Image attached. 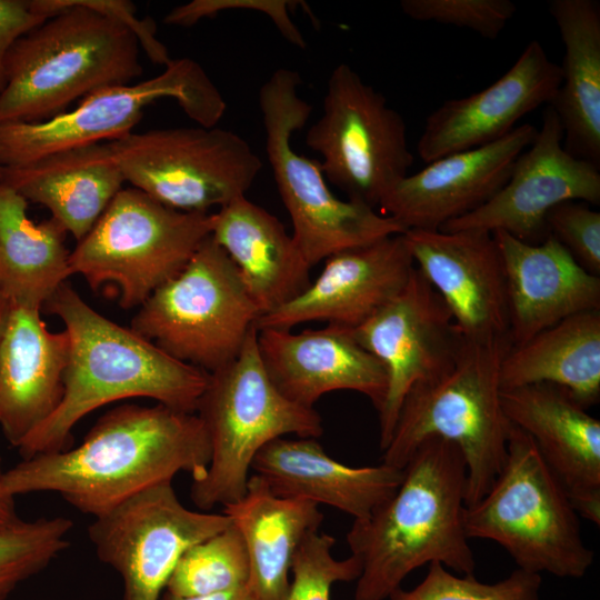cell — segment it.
Returning a JSON list of instances; mask_svg holds the SVG:
<instances>
[{
	"mask_svg": "<svg viewBox=\"0 0 600 600\" xmlns=\"http://www.w3.org/2000/svg\"><path fill=\"white\" fill-rule=\"evenodd\" d=\"M467 468L460 449L431 437L403 468L397 491L347 533L361 562L354 600H386L413 570L439 562L473 574L476 560L466 533Z\"/></svg>",
	"mask_w": 600,
	"mask_h": 600,
	"instance_id": "3957f363",
	"label": "cell"
},
{
	"mask_svg": "<svg viewBox=\"0 0 600 600\" xmlns=\"http://www.w3.org/2000/svg\"><path fill=\"white\" fill-rule=\"evenodd\" d=\"M168 98L206 128L216 127L227 108L223 96L197 61L171 59L158 76L99 89L74 109L51 119L0 124V168L19 167L54 152L120 138L132 132L148 106Z\"/></svg>",
	"mask_w": 600,
	"mask_h": 600,
	"instance_id": "8fae6325",
	"label": "cell"
},
{
	"mask_svg": "<svg viewBox=\"0 0 600 600\" xmlns=\"http://www.w3.org/2000/svg\"><path fill=\"white\" fill-rule=\"evenodd\" d=\"M248 580L247 548L231 522L182 554L164 591L180 597L203 596L243 587Z\"/></svg>",
	"mask_w": 600,
	"mask_h": 600,
	"instance_id": "1f68e13d",
	"label": "cell"
},
{
	"mask_svg": "<svg viewBox=\"0 0 600 600\" xmlns=\"http://www.w3.org/2000/svg\"><path fill=\"white\" fill-rule=\"evenodd\" d=\"M43 308L63 322L69 359L61 401L17 448L22 459L68 449L77 423L114 401L149 398L196 413L208 372L169 356L131 328L100 314L68 282Z\"/></svg>",
	"mask_w": 600,
	"mask_h": 600,
	"instance_id": "7a4b0ae2",
	"label": "cell"
},
{
	"mask_svg": "<svg viewBox=\"0 0 600 600\" xmlns=\"http://www.w3.org/2000/svg\"><path fill=\"white\" fill-rule=\"evenodd\" d=\"M32 0H0V90L4 82V61L11 46L24 33L44 22Z\"/></svg>",
	"mask_w": 600,
	"mask_h": 600,
	"instance_id": "ab89813d",
	"label": "cell"
},
{
	"mask_svg": "<svg viewBox=\"0 0 600 600\" xmlns=\"http://www.w3.org/2000/svg\"><path fill=\"white\" fill-rule=\"evenodd\" d=\"M334 542L332 536L319 531L306 537L292 561L287 600H330L334 583L359 578L360 560L352 554L347 559H336L331 553Z\"/></svg>",
	"mask_w": 600,
	"mask_h": 600,
	"instance_id": "e575fe53",
	"label": "cell"
},
{
	"mask_svg": "<svg viewBox=\"0 0 600 600\" xmlns=\"http://www.w3.org/2000/svg\"><path fill=\"white\" fill-rule=\"evenodd\" d=\"M353 332L387 376L386 397L378 410L379 442L384 450L407 393L450 371L466 339L417 268L400 293Z\"/></svg>",
	"mask_w": 600,
	"mask_h": 600,
	"instance_id": "9a60e30c",
	"label": "cell"
},
{
	"mask_svg": "<svg viewBox=\"0 0 600 600\" xmlns=\"http://www.w3.org/2000/svg\"><path fill=\"white\" fill-rule=\"evenodd\" d=\"M554 237L587 271L600 274V212L582 201H566L546 219Z\"/></svg>",
	"mask_w": 600,
	"mask_h": 600,
	"instance_id": "8d00e7d4",
	"label": "cell"
},
{
	"mask_svg": "<svg viewBox=\"0 0 600 600\" xmlns=\"http://www.w3.org/2000/svg\"><path fill=\"white\" fill-rule=\"evenodd\" d=\"M72 520L39 518L0 529V600L42 571L69 547Z\"/></svg>",
	"mask_w": 600,
	"mask_h": 600,
	"instance_id": "d6a6232c",
	"label": "cell"
},
{
	"mask_svg": "<svg viewBox=\"0 0 600 600\" xmlns=\"http://www.w3.org/2000/svg\"><path fill=\"white\" fill-rule=\"evenodd\" d=\"M223 513L243 538L249 558L248 587L256 600H287L293 558L323 520L319 504L279 497L254 473L243 497L224 506Z\"/></svg>",
	"mask_w": 600,
	"mask_h": 600,
	"instance_id": "83f0119b",
	"label": "cell"
},
{
	"mask_svg": "<svg viewBox=\"0 0 600 600\" xmlns=\"http://www.w3.org/2000/svg\"><path fill=\"white\" fill-rule=\"evenodd\" d=\"M537 128L523 123L488 144L451 153L406 176L379 204L406 231L439 230L486 203L507 182Z\"/></svg>",
	"mask_w": 600,
	"mask_h": 600,
	"instance_id": "d6986e66",
	"label": "cell"
},
{
	"mask_svg": "<svg viewBox=\"0 0 600 600\" xmlns=\"http://www.w3.org/2000/svg\"><path fill=\"white\" fill-rule=\"evenodd\" d=\"M29 202L0 180V288L10 303L43 309L72 274L67 232L28 216Z\"/></svg>",
	"mask_w": 600,
	"mask_h": 600,
	"instance_id": "4dcf8cb0",
	"label": "cell"
},
{
	"mask_svg": "<svg viewBox=\"0 0 600 600\" xmlns=\"http://www.w3.org/2000/svg\"><path fill=\"white\" fill-rule=\"evenodd\" d=\"M251 470L279 497L324 503L367 518L400 486L403 469L386 463L350 467L331 458L314 438H278L254 457Z\"/></svg>",
	"mask_w": 600,
	"mask_h": 600,
	"instance_id": "d4e9b609",
	"label": "cell"
},
{
	"mask_svg": "<svg viewBox=\"0 0 600 600\" xmlns=\"http://www.w3.org/2000/svg\"><path fill=\"white\" fill-rule=\"evenodd\" d=\"M160 600H256V598L248 584H246L227 591L193 597H180L164 591Z\"/></svg>",
	"mask_w": 600,
	"mask_h": 600,
	"instance_id": "60d3db41",
	"label": "cell"
},
{
	"mask_svg": "<svg viewBox=\"0 0 600 600\" xmlns=\"http://www.w3.org/2000/svg\"><path fill=\"white\" fill-rule=\"evenodd\" d=\"M32 2L48 19L8 51L0 124L51 119L79 98L141 76L140 44L121 22L81 0Z\"/></svg>",
	"mask_w": 600,
	"mask_h": 600,
	"instance_id": "277c9868",
	"label": "cell"
},
{
	"mask_svg": "<svg viewBox=\"0 0 600 600\" xmlns=\"http://www.w3.org/2000/svg\"><path fill=\"white\" fill-rule=\"evenodd\" d=\"M0 172H1V168H0Z\"/></svg>",
	"mask_w": 600,
	"mask_h": 600,
	"instance_id": "ee69618b",
	"label": "cell"
},
{
	"mask_svg": "<svg viewBox=\"0 0 600 600\" xmlns=\"http://www.w3.org/2000/svg\"><path fill=\"white\" fill-rule=\"evenodd\" d=\"M211 237L237 267L260 317L310 284L311 266L280 220L246 196L214 212Z\"/></svg>",
	"mask_w": 600,
	"mask_h": 600,
	"instance_id": "4316f807",
	"label": "cell"
},
{
	"mask_svg": "<svg viewBox=\"0 0 600 600\" xmlns=\"http://www.w3.org/2000/svg\"><path fill=\"white\" fill-rule=\"evenodd\" d=\"M70 342L41 309L10 303L0 342V429L16 448L59 406Z\"/></svg>",
	"mask_w": 600,
	"mask_h": 600,
	"instance_id": "cb8c5ba5",
	"label": "cell"
},
{
	"mask_svg": "<svg viewBox=\"0 0 600 600\" xmlns=\"http://www.w3.org/2000/svg\"><path fill=\"white\" fill-rule=\"evenodd\" d=\"M257 336L253 329L238 356L209 373L198 403L211 457L206 476L192 481L190 498L202 510L243 497L253 459L270 441L291 433L317 439L323 432L313 408L289 400L271 381Z\"/></svg>",
	"mask_w": 600,
	"mask_h": 600,
	"instance_id": "52a82bcc",
	"label": "cell"
},
{
	"mask_svg": "<svg viewBox=\"0 0 600 600\" xmlns=\"http://www.w3.org/2000/svg\"><path fill=\"white\" fill-rule=\"evenodd\" d=\"M0 180L28 202L46 207L50 218L77 242L92 229L126 182L107 141L1 168Z\"/></svg>",
	"mask_w": 600,
	"mask_h": 600,
	"instance_id": "484cf974",
	"label": "cell"
},
{
	"mask_svg": "<svg viewBox=\"0 0 600 600\" xmlns=\"http://www.w3.org/2000/svg\"><path fill=\"white\" fill-rule=\"evenodd\" d=\"M300 74L277 69L261 86L259 107L266 152L278 192L292 222V237L311 267L330 256L404 233L396 220L367 204L341 200L327 186L319 161L291 143L312 106L298 94Z\"/></svg>",
	"mask_w": 600,
	"mask_h": 600,
	"instance_id": "ba28073f",
	"label": "cell"
},
{
	"mask_svg": "<svg viewBox=\"0 0 600 600\" xmlns=\"http://www.w3.org/2000/svg\"><path fill=\"white\" fill-rule=\"evenodd\" d=\"M561 80L560 66L549 59L538 40H531L492 84L447 100L428 116L417 146L420 158L429 163L502 138L522 117L551 104Z\"/></svg>",
	"mask_w": 600,
	"mask_h": 600,
	"instance_id": "ffe728a7",
	"label": "cell"
},
{
	"mask_svg": "<svg viewBox=\"0 0 600 600\" xmlns=\"http://www.w3.org/2000/svg\"><path fill=\"white\" fill-rule=\"evenodd\" d=\"M320 168L348 200L379 207L408 176L413 154L402 116L347 63L331 72L322 113L306 133Z\"/></svg>",
	"mask_w": 600,
	"mask_h": 600,
	"instance_id": "4fadbf2b",
	"label": "cell"
},
{
	"mask_svg": "<svg viewBox=\"0 0 600 600\" xmlns=\"http://www.w3.org/2000/svg\"><path fill=\"white\" fill-rule=\"evenodd\" d=\"M566 201L600 203V171L563 147V128L551 104L530 146L518 157L507 182L486 203L439 230L504 231L529 243L549 234L546 219Z\"/></svg>",
	"mask_w": 600,
	"mask_h": 600,
	"instance_id": "2e32d148",
	"label": "cell"
},
{
	"mask_svg": "<svg viewBox=\"0 0 600 600\" xmlns=\"http://www.w3.org/2000/svg\"><path fill=\"white\" fill-rule=\"evenodd\" d=\"M509 422L534 442L579 517L600 523V421L546 383L501 390Z\"/></svg>",
	"mask_w": 600,
	"mask_h": 600,
	"instance_id": "44dd1931",
	"label": "cell"
},
{
	"mask_svg": "<svg viewBox=\"0 0 600 600\" xmlns=\"http://www.w3.org/2000/svg\"><path fill=\"white\" fill-rule=\"evenodd\" d=\"M579 518L534 442L511 424L504 463L488 492L466 507L463 523L469 539L497 542L518 569L578 579L593 562Z\"/></svg>",
	"mask_w": 600,
	"mask_h": 600,
	"instance_id": "8992f818",
	"label": "cell"
},
{
	"mask_svg": "<svg viewBox=\"0 0 600 600\" xmlns=\"http://www.w3.org/2000/svg\"><path fill=\"white\" fill-rule=\"evenodd\" d=\"M539 383L567 390L586 409L598 403L600 309L571 316L511 344L501 362V390Z\"/></svg>",
	"mask_w": 600,
	"mask_h": 600,
	"instance_id": "f546056e",
	"label": "cell"
},
{
	"mask_svg": "<svg viewBox=\"0 0 600 600\" xmlns=\"http://www.w3.org/2000/svg\"><path fill=\"white\" fill-rule=\"evenodd\" d=\"M107 142L126 182L183 212L246 196L262 168L248 141L218 127L132 131Z\"/></svg>",
	"mask_w": 600,
	"mask_h": 600,
	"instance_id": "7c38bea8",
	"label": "cell"
},
{
	"mask_svg": "<svg viewBox=\"0 0 600 600\" xmlns=\"http://www.w3.org/2000/svg\"><path fill=\"white\" fill-rule=\"evenodd\" d=\"M263 367L278 390L307 408L331 391L350 390L381 408L387 376L378 359L357 340L353 329L327 323L293 333L286 329L258 330Z\"/></svg>",
	"mask_w": 600,
	"mask_h": 600,
	"instance_id": "7402d4cb",
	"label": "cell"
},
{
	"mask_svg": "<svg viewBox=\"0 0 600 600\" xmlns=\"http://www.w3.org/2000/svg\"><path fill=\"white\" fill-rule=\"evenodd\" d=\"M290 1L284 0H193L173 8L163 19L166 24L190 27L206 17L229 9H252L267 14L290 43L304 49L306 40L288 13Z\"/></svg>",
	"mask_w": 600,
	"mask_h": 600,
	"instance_id": "74e56055",
	"label": "cell"
},
{
	"mask_svg": "<svg viewBox=\"0 0 600 600\" xmlns=\"http://www.w3.org/2000/svg\"><path fill=\"white\" fill-rule=\"evenodd\" d=\"M81 2L119 22L137 38L140 48L148 58L157 64L167 66L170 58L168 49L156 36L157 27L150 18H139L136 7L128 0H81Z\"/></svg>",
	"mask_w": 600,
	"mask_h": 600,
	"instance_id": "f35d334b",
	"label": "cell"
},
{
	"mask_svg": "<svg viewBox=\"0 0 600 600\" xmlns=\"http://www.w3.org/2000/svg\"><path fill=\"white\" fill-rule=\"evenodd\" d=\"M10 302L0 288V342L6 327Z\"/></svg>",
	"mask_w": 600,
	"mask_h": 600,
	"instance_id": "7bdbcfd3",
	"label": "cell"
},
{
	"mask_svg": "<svg viewBox=\"0 0 600 600\" xmlns=\"http://www.w3.org/2000/svg\"><path fill=\"white\" fill-rule=\"evenodd\" d=\"M230 524L223 512L188 509L163 481L94 518L88 534L100 561L121 576V600H160L182 554Z\"/></svg>",
	"mask_w": 600,
	"mask_h": 600,
	"instance_id": "5bb4252c",
	"label": "cell"
},
{
	"mask_svg": "<svg viewBox=\"0 0 600 600\" xmlns=\"http://www.w3.org/2000/svg\"><path fill=\"white\" fill-rule=\"evenodd\" d=\"M499 248L508 293L512 346L571 316L600 309V278L587 271L551 234L529 243L504 231Z\"/></svg>",
	"mask_w": 600,
	"mask_h": 600,
	"instance_id": "603a6c76",
	"label": "cell"
},
{
	"mask_svg": "<svg viewBox=\"0 0 600 600\" xmlns=\"http://www.w3.org/2000/svg\"><path fill=\"white\" fill-rule=\"evenodd\" d=\"M4 471L0 464V529L17 523L20 518L16 511L14 497L9 494L3 484Z\"/></svg>",
	"mask_w": 600,
	"mask_h": 600,
	"instance_id": "b9f144b4",
	"label": "cell"
},
{
	"mask_svg": "<svg viewBox=\"0 0 600 600\" xmlns=\"http://www.w3.org/2000/svg\"><path fill=\"white\" fill-rule=\"evenodd\" d=\"M400 8L413 20L467 28L489 40L498 38L517 11L510 0H401Z\"/></svg>",
	"mask_w": 600,
	"mask_h": 600,
	"instance_id": "d590c367",
	"label": "cell"
},
{
	"mask_svg": "<svg viewBox=\"0 0 600 600\" xmlns=\"http://www.w3.org/2000/svg\"><path fill=\"white\" fill-rule=\"evenodd\" d=\"M549 12L564 44L562 80L551 103L563 128V147L600 168V3L552 0Z\"/></svg>",
	"mask_w": 600,
	"mask_h": 600,
	"instance_id": "f1b7e54d",
	"label": "cell"
},
{
	"mask_svg": "<svg viewBox=\"0 0 600 600\" xmlns=\"http://www.w3.org/2000/svg\"><path fill=\"white\" fill-rule=\"evenodd\" d=\"M404 237L466 340L510 339L506 274L492 233L410 229Z\"/></svg>",
	"mask_w": 600,
	"mask_h": 600,
	"instance_id": "e0dca14e",
	"label": "cell"
},
{
	"mask_svg": "<svg viewBox=\"0 0 600 600\" xmlns=\"http://www.w3.org/2000/svg\"><path fill=\"white\" fill-rule=\"evenodd\" d=\"M210 457L197 413L122 404L100 417L77 447L22 459L4 471L3 484L12 497L56 492L97 518L179 472L201 480Z\"/></svg>",
	"mask_w": 600,
	"mask_h": 600,
	"instance_id": "6da1fadb",
	"label": "cell"
},
{
	"mask_svg": "<svg viewBox=\"0 0 600 600\" xmlns=\"http://www.w3.org/2000/svg\"><path fill=\"white\" fill-rule=\"evenodd\" d=\"M416 269L404 233L337 252L298 297L257 320V330L323 321L356 329L406 287Z\"/></svg>",
	"mask_w": 600,
	"mask_h": 600,
	"instance_id": "ac0fdd59",
	"label": "cell"
},
{
	"mask_svg": "<svg viewBox=\"0 0 600 600\" xmlns=\"http://www.w3.org/2000/svg\"><path fill=\"white\" fill-rule=\"evenodd\" d=\"M540 574L516 569L494 582L478 581L473 574L456 576L439 562H431L424 579L411 590L401 587L389 600H539Z\"/></svg>",
	"mask_w": 600,
	"mask_h": 600,
	"instance_id": "836d02e7",
	"label": "cell"
},
{
	"mask_svg": "<svg viewBox=\"0 0 600 600\" xmlns=\"http://www.w3.org/2000/svg\"><path fill=\"white\" fill-rule=\"evenodd\" d=\"M213 224L214 213L179 211L122 188L70 251V269L92 289L118 288L122 309L139 308L186 267Z\"/></svg>",
	"mask_w": 600,
	"mask_h": 600,
	"instance_id": "9c48e42d",
	"label": "cell"
},
{
	"mask_svg": "<svg viewBox=\"0 0 600 600\" xmlns=\"http://www.w3.org/2000/svg\"><path fill=\"white\" fill-rule=\"evenodd\" d=\"M260 311L224 250L208 237L139 308L130 328L208 373L233 360Z\"/></svg>",
	"mask_w": 600,
	"mask_h": 600,
	"instance_id": "30bf717a",
	"label": "cell"
},
{
	"mask_svg": "<svg viewBox=\"0 0 600 600\" xmlns=\"http://www.w3.org/2000/svg\"><path fill=\"white\" fill-rule=\"evenodd\" d=\"M509 338L466 340L450 371L416 384L404 397L382 462L403 469L422 441L440 437L461 451L466 507L492 486L507 456L511 423L501 404L500 368Z\"/></svg>",
	"mask_w": 600,
	"mask_h": 600,
	"instance_id": "5b68a950",
	"label": "cell"
}]
</instances>
